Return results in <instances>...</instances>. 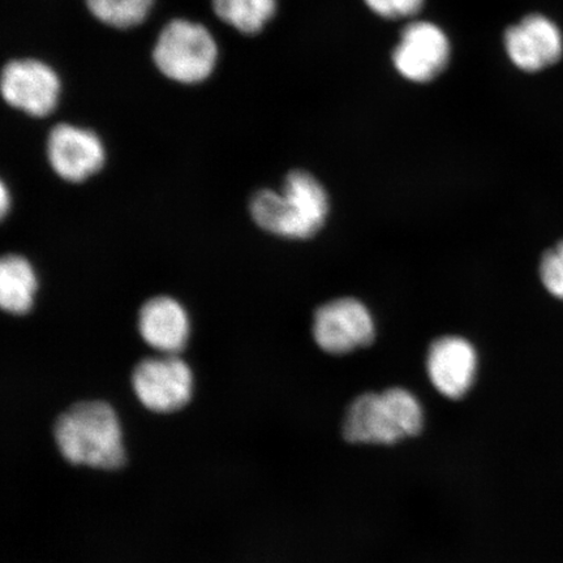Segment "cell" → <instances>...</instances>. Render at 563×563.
Masks as SVG:
<instances>
[{"label": "cell", "mask_w": 563, "mask_h": 563, "mask_svg": "<svg viewBox=\"0 0 563 563\" xmlns=\"http://www.w3.org/2000/svg\"><path fill=\"white\" fill-rule=\"evenodd\" d=\"M328 213L325 188L313 175L302 170L286 176L282 192L262 189L251 200V216L257 227L287 239L314 236Z\"/></svg>", "instance_id": "7a4b0ae2"}, {"label": "cell", "mask_w": 563, "mask_h": 563, "mask_svg": "<svg viewBox=\"0 0 563 563\" xmlns=\"http://www.w3.org/2000/svg\"><path fill=\"white\" fill-rule=\"evenodd\" d=\"M427 369L435 390L443 397L461 399L473 387L477 372V354L464 338L448 335L432 343Z\"/></svg>", "instance_id": "8fae6325"}, {"label": "cell", "mask_w": 563, "mask_h": 563, "mask_svg": "<svg viewBox=\"0 0 563 563\" xmlns=\"http://www.w3.org/2000/svg\"><path fill=\"white\" fill-rule=\"evenodd\" d=\"M218 47L206 26L175 19L161 31L153 51L154 65L180 84L206 81L213 73Z\"/></svg>", "instance_id": "277c9868"}, {"label": "cell", "mask_w": 563, "mask_h": 563, "mask_svg": "<svg viewBox=\"0 0 563 563\" xmlns=\"http://www.w3.org/2000/svg\"><path fill=\"white\" fill-rule=\"evenodd\" d=\"M450 42L441 27L428 21L407 25L393 53V63L405 79L429 82L445 70Z\"/></svg>", "instance_id": "ba28073f"}, {"label": "cell", "mask_w": 563, "mask_h": 563, "mask_svg": "<svg viewBox=\"0 0 563 563\" xmlns=\"http://www.w3.org/2000/svg\"><path fill=\"white\" fill-rule=\"evenodd\" d=\"M540 277L548 292L563 300V242L547 251L541 258Z\"/></svg>", "instance_id": "2e32d148"}, {"label": "cell", "mask_w": 563, "mask_h": 563, "mask_svg": "<svg viewBox=\"0 0 563 563\" xmlns=\"http://www.w3.org/2000/svg\"><path fill=\"white\" fill-rule=\"evenodd\" d=\"M369 10L384 19H405L417 15L426 0H364Z\"/></svg>", "instance_id": "e0dca14e"}, {"label": "cell", "mask_w": 563, "mask_h": 563, "mask_svg": "<svg viewBox=\"0 0 563 563\" xmlns=\"http://www.w3.org/2000/svg\"><path fill=\"white\" fill-rule=\"evenodd\" d=\"M47 159L59 178L80 183L104 165V145L93 131L68 123L56 124L47 137Z\"/></svg>", "instance_id": "9c48e42d"}, {"label": "cell", "mask_w": 563, "mask_h": 563, "mask_svg": "<svg viewBox=\"0 0 563 563\" xmlns=\"http://www.w3.org/2000/svg\"><path fill=\"white\" fill-rule=\"evenodd\" d=\"M510 60L525 73H539L558 63L563 55L560 27L543 15H530L505 33Z\"/></svg>", "instance_id": "30bf717a"}, {"label": "cell", "mask_w": 563, "mask_h": 563, "mask_svg": "<svg viewBox=\"0 0 563 563\" xmlns=\"http://www.w3.org/2000/svg\"><path fill=\"white\" fill-rule=\"evenodd\" d=\"M154 0H86L91 15L101 23L129 30L146 19Z\"/></svg>", "instance_id": "9a60e30c"}, {"label": "cell", "mask_w": 563, "mask_h": 563, "mask_svg": "<svg viewBox=\"0 0 563 563\" xmlns=\"http://www.w3.org/2000/svg\"><path fill=\"white\" fill-rule=\"evenodd\" d=\"M54 440L69 463L117 470L125 462L121 422L103 400L75 404L54 422Z\"/></svg>", "instance_id": "6da1fadb"}, {"label": "cell", "mask_w": 563, "mask_h": 563, "mask_svg": "<svg viewBox=\"0 0 563 563\" xmlns=\"http://www.w3.org/2000/svg\"><path fill=\"white\" fill-rule=\"evenodd\" d=\"M10 195L9 191H7V187L2 185V200H0V208H2V216H5L7 210L10 208Z\"/></svg>", "instance_id": "ac0fdd59"}, {"label": "cell", "mask_w": 563, "mask_h": 563, "mask_svg": "<svg viewBox=\"0 0 563 563\" xmlns=\"http://www.w3.org/2000/svg\"><path fill=\"white\" fill-rule=\"evenodd\" d=\"M37 276L27 260L9 255L0 263V306L5 312L25 314L31 311L37 292Z\"/></svg>", "instance_id": "4fadbf2b"}, {"label": "cell", "mask_w": 563, "mask_h": 563, "mask_svg": "<svg viewBox=\"0 0 563 563\" xmlns=\"http://www.w3.org/2000/svg\"><path fill=\"white\" fill-rule=\"evenodd\" d=\"M211 5L217 18L246 35L262 32L277 11V0H211Z\"/></svg>", "instance_id": "5bb4252c"}, {"label": "cell", "mask_w": 563, "mask_h": 563, "mask_svg": "<svg viewBox=\"0 0 563 563\" xmlns=\"http://www.w3.org/2000/svg\"><path fill=\"white\" fill-rule=\"evenodd\" d=\"M0 89L4 101L32 117L44 118L55 110L60 80L46 63L35 59L10 60L2 69Z\"/></svg>", "instance_id": "52a82bcc"}, {"label": "cell", "mask_w": 563, "mask_h": 563, "mask_svg": "<svg viewBox=\"0 0 563 563\" xmlns=\"http://www.w3.org/2000/svg\"><path fill=\"white\" fill-rule=\"evenodd\" d=\"M139 332L151 347L178 355L188 342L191 323L186 308L170 297L147 300L140 309Z\"/></svg>", "instance_id": "7c38bea8"}, {"label": "cell", "mask_w": 563, "mask_h": 563, "mask_svg": "<svg viewBox=\"0 0 563 563\" xmlns=\"http://www.w3.org/2000/svg\"><path fill=\"white\" fill-rule=\"evenodd\" d=\"M424 427L419 399L404 387L365 393L352 402L343 421V435L352 443L393 445L413 438Z\"/></svg>", "instance_id": "3957f363"}, {"label": "cell", "mask_w": 563, "mask_h": 563, "mask_svg": "<svg viewBox=\"0 0 563 563\" xmlns=\"http://www.w3.org/2000/svg\"><path fill=\"white\" fill-rule=\"evenodd\" d=\"M375 321L362 301L352 298L329 301L317 309L313 336L328 354L343 355L369 346L375 340Z\"/></svg>", "instance_id": "8992f818"}, {"label": "cell", "mask_w": 563, "mask_h": 563, "mask_svg": "<svg viewBox=\"0 0 563 563\" xmlns=\"http://www.w3.org/2000/svg\"><path fill=\"white\" fill-rule=\"evenodd\" d=\"M131 384L139 402L147 410L170 413L191 399L194 375L178 355L164 354L141 361L132 372Z\"/></svg>", "instance_id": "5b68a950"}]
</instances>
